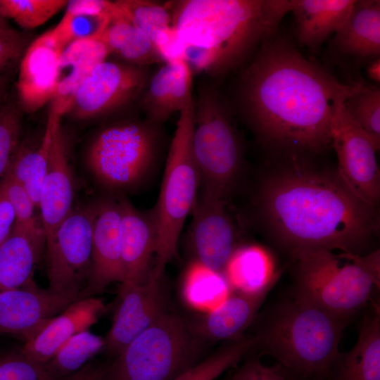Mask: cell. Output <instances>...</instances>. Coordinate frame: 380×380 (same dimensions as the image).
Wrapping results in <instances>:
<instances>
[{
	"label": "cell",
	"mask_w": 380,
	"mask_h": 380,
	"mask_svg": "<svg viewBox=\"0 0 380 380\" xmlns=\"http://www.w3.org/2000/svg\"><path fill=\"white\" fill-rule=\"evenodd\" d=\"M118 198L122 208L123 288L144 283L151 275L157 229L151 210L143 213L122 194Z\"/></svg>",
	"instance_id": "obj_18"
},
{
	"label": "cell",
	"mask_w": 380,
	"mask_h": 380,
	"mask_svg": "<svg viewBox=\"0 0 380 380\" xmlns=\"http://www.w3.org/2000/svg\"><path fill=\"white\" fill-rule=\"evenodd\" d=\"M192 73L183 58L164 62L144 91L142 106L147 120L160 126L194 99Z\"/></svg>",
	"instance_id": "obj_21"
},
{
	"label": "cell",
	"mask_w": 380,
	"mask_h": 380,
	"mask_svg": "<svg viewBox=\"0 0 380 380\" xmlns=\"http://www.w3.org/2000/svg\"><path fill=\"white\" fill-rule=\"evenodd\" d=\"M194 100L179 112L158 198L151 210L157 229L152 274L157 279H162L167 264L177 255L181 232L200 189L191 146Z\"/></svg>",
	"instance_id": "obj_5"
},
{
	"label": "cell",
	"mask_w": 380,
	"mask_h": 380,
	"mask_svg": "<svg viewBox=\"0 0 380 380\" xmlns=\"http://www.w3.org/2000/svg\"><path fill=\"white\" fill-rule=\"evenodd\" d=\"M343 106L350 117L369 137L377 151L380 148V88L357 83L346 97Z\"/></svg>",
	"instance_id": "obj_33"
},
{
	"label": "cell",
	"mask_w": 380,
	"mask_h": 380,
	"mask_svg": "<svg viewBox=\"0 0 380 380\" xmlns=\"http://www.w3.org/2000/svg\"><path fill=\"white\" fill-rule=\"evenodd\" d=\"M15 222L13 210L0 185V246L11 232Z\"/></svg>",
	"instance_id": "obj_43"
},
{
	"label": "cell",
	"mask_w": 380,
	"mask_h": 380,
	"mask_svg": "<svg viewBox=\"0 0 380 380\" xmlns=\"http://www.w3.org/2000/svg\"><path fill=\"white\" fill-rule=\"evenodd\" d=\"M148 81L145 67L105 61L79 85L68 113L80 119L110 113L137 98Z\"/></svg>",
	"instance_id": "obj_13"
},
{
	"label": "cell",
	"mask_w": 380,
	"mask_h": 380,
	"mask_svg": "<svg viewBox=\"0 0 380 380\" xmlns=\"http://www.w3.org/2000/svg\"><path fill=\"white\" fill-rule=\"evenodd\" d=\"M253 324L254 348L302 379L326 380L349 322L291 291L257 315Z\"/></svg>",
	"instance_id": "obj_4"
},
{
	"label": "cell",
	"mask_w": 380,
	"mask_h": 380,
	"mask_svg": "<svg viewBox=\"0 0 380 380\" xmlns=\"http://www.w3.org/2000/svg\"><path fill=\"white\" fill-rule=\"evenodd\" d=\"M94 207L73 208L45 243L49 288L86 298L92 261Z\"/></svg>",
	"instance_id": "obj_10"
},
{
	"label": "cell",
	"mask_w": 380,
	"mask_h": 380,
	"mask_svg": "<svg viewBox=\"0 0 380 380\" xmlns=\"http://www.w3.org/2000/svg\"><path fill=\"white\" fill-rule=\"evenodd\" d=\"M27 39L24 34L11 27L0 33V75L8 70L22 58L27 49Z\"/></svg>",
	"instance_id": "obj_41"
},
{
	"label": "cell",
	"mask_w": 380,
	"mask_h": 380,
	"mask_svg": "<svg viewBox=\"0 0 380 380\" xmlns=\"http://www.w3.org/2000/svg\"><path fill=\"white\" fill-rule=\"evenodd\" d=\"M65 0H0V14L25 29L37 27L65 7Z\"/></svg>",
	"instance_id": "obj_35"
},
{
	"label": "cell",
	"mask_w": 380,
	"mask_h": 380,
	"mask_svg": "<svg viewBox=\"0 0 380 380\" xmlns=\"http://www.w3.org/2000/svg\"><path fill=\"white\" fill-rule=\"evenodd\" d=\"M112 1L103 0L68 1L66 10L51 34L64 49L80 39L100 38L110 17Z\"/></svg>",
	"instance_id": "obj_30"
},
{
	"label": "cell",
	"mask_w": 380,
	"mask_h": 380,
	"mask_svg": "<svg viewBox=\"0 0 380 380\" xmlns=\"http://www.w3.org/2000/svg\"><path fill=\"white\" fill-rule=\"evenodd\" d=\"M45 238L14 225L0 246V291L21 287L33 275Z\"/></svg>",
	"instance_id": "obj_28"
},
{
	"label": "cell",
	"mask_w": 380,
	"mask_h": 380,
	"mask_svg": "<svg viewBox=\"0 0 380 380\" xmlns=\"http://www.w3.org/2000/svg\"><path fill=\"white\" fill-rule=\"evenodd\" d=\"M11 80V70L0 75V105L8 96V91Z\"/></svg>",
	"instance_id": "obj_45"
},
{
	"label": "cell",
	"mask_w": 380,
	"mask_h": 380,
	"mask_svg": "<svg viewBox=\"0 0 380 380\" xmlns=\"http://www.w3.org/2000/svg\"><path fill=\"white\" fill-rule=\"evenodd\" d=\"M197 339L184 320L164 312L104 368L103 380H172L194 365Z\"/></svg>",
	"instance_id": "obj_8"
},
{
	"label": "cell",
	"mask_w": 380,
	"mask_h": 380,
	"mask_svg": "<svg viewBox=\"0 0 380 380\" xmlns=\"http://www.w3.org/2000/svg\"><path fill=\"white\" fill-rule=\"evenodd\" d=\"M237 291L255 292L276 284L278 274L273 271L270 255L258 246L239 248L224 272Z\"/></svg>",
	"instance_id": "obj_31"
},
{
	"label": "cell",
	"mask_w": 380,
	"mask_h": 380,
	"mask_svg": "<svg viewBox=\"0 0 380 380\" xmlns=\"http://www.w3.org/2000/svg\"><path fill=\"white\" fill-rule=\"evenodd\" d=\"M194 107L191 146L200 190L227 198L242 165L239 134L229 109L212 88H200Z\"/></svg>",
	"instance_id": "obj_9"
},
{
	"label": "cell",
	"mask_w": 380,
	"mask_h": 380,
	"mask_svg": "<svg viewBox=\"0 0 380 380\" xmlns=\"http://www.w3.org/2000/svg\"><path fill=\"white\" fill-rule=\"evenodd\" d=\"M279 366L268 367L258 357L247 360L229 380H289Z\"/></svg>",
	"instance_id": "obj_42"
},
{
	"label": "cell",
	"mask_w": 380,
	"mask_h": 380,
	"mask_svg": "<svg viewBox=\"0 0 380 380\" xmlns=\"http://www.w3.org/2000/svg\"><path fill=\"white\" fill-rule=\"evenodd\" d=\"M0 380H63L54 377L45 364L19 353L0 355Z\"/></svg>",
	"instance_id": "obj_40"
},
{
	"label": "cell",
	"mask_w": 380,
	"mask_h": 380,
	"mask_svg": "<svg viewBox=\"0 0 380 380\" xmlns=\"http://www.w3.org/2000/svg\"><path fill=\"white\" fill-rule=\"evenodd\" d=\"M104 367L91 362L63 380H103Z\"/></svg>",
	"instance_id": "obj_44"
},
{
	"label": "cell",
	"mask_w": 380,
	"mask_h": 380,
	"mask_svg": "<svg viewBox=\"0 0 380 380\" xmlns=\"http://www.w3.org/2000/svg\"><path fill=\"white\" fill-rule=\"evenodd\" d=\"M161 280L151 273L144 283L120 287L119 303L105 338L110 355L118 356L165 312Z\"/></svg>",
	"instance_id": "obj_16"
},
{
	"label": "cell",
	"mask_w": 380,
	"mask_h": 380,
	"mask_svg": "<svg viewBox=\"0 0 380 380\" xmlns=\"http://www.w3.org/2000/svg\"><path fill=\"white\" fill-rule=\"evenodd\" d=\"M115 2L154 44L162 33L172 27L171 14L165 4L147 0H118Z\"/></svg>",
	"instance_id": "obj_34"
},
{
	"label": "cell",
	"mask_w": 380,
	"mask_h": 380,
	"mask_svg": "<svg viewBox=\"0 0 380 380\" xmlns=\"http://www.w3.org/2000/svg\"><path fill=\"white\" fill-rule=\"evenodd\" d=\"M92 261L84 291L90 297L114 282L122 283V208L118 196L93 203Z\"/></svg>",
	"instance_id": "obj_15"
},
{
	"label": "cell",
	"mask_w": 380,
	"mask_h": 380,
	"mask_svg": "<svg viewBox=\"0 0 380 380\" xmlns=\"http://www.w3.org/2000/svg\"><path fill=\"white\" fill-rule=\"evenodd\" d=\"M292 292L348 322L379 289L380 278L350 253L340 254L350 262L342 265L339 255L326 249H297Z\"/></svg>",
	"instance_id": "obj_6"
},
{
	"label": "cell",
	"mask_w": 380,
	"mask_h": 380,
	"mask_svg": "<svg viewBox=\"0 0 380 380\" xmlns=\"http://www.w3.org/2000/svg\"><path fill=\"white\" fill-rule=\"evenodd\" d=\"M109 55L100 38L77 40L67 45L59 58L51 108L63 115L68 113L79 85Z\"/></svg>",
	"instance_id": "obj_23"
},
{
	"label": "cell",
	"mask_w": 380,
	"mask_h": 380,
	"mask_svg": "<svg viewBox=\"0 0 380 380\" xmlns=\"http://www.w3.org/2000/svg\"><path fill=\"white\" fill-rule=\"evenodd\" d=\"M327 380H380V311L374 305L361 322L355 344L340 353Z\"/></svg>",
	"instance_id": "obj_24"
},
{
	"label": "cell",
	"mask_w": 380,
	"mask_h": 380,
	"mask_svg": "<svg viewBox=\"0 0 380 380\" xmlns=\"http://www.w3.org/2000/svg\"><path fill=\"white\" fill-rule=\"evenodd\" d=\"M193 269L185 284V297L192 305L206 308L218 305L227 297V284L223 275L198 265Z\"/></svg>",
	"instance_id": "obj_36"
},
{
	"label": "cell",
	"mask_w": 380,
	"mask_h": 380,
	"mask_svg": "<svg viewBox=\"0 0 380 380\" xmlns=\"http://www.w3.org/2000/svg\"><path fill=\"white\" fill-rule=\"evenodd\" d=\"M165 5L192 72L219 77L274 37L293 0H180Z\"/></svg>",
	"instance_id": "obj_3"
},
{
	"label": "cell",
	"mask_w": 380,
	"mask_h": 380,
	"mask_svg": "<svg viewBox=\"0 0 380 380\" xmlns=\"http://www.w3.org/2000/svg\"><path fill=\"white\" fill-rule=\"evenodd\" d=\"M191 213L189 240L197 262L222 275L239 248L240 224L226 198L203 190Z\"/></svg>",
	"instance_id": "obj_12"
},
{
	"label": "cell",
	"mask_w": 380,
	"mask_h": 380,
	"mask_svg": "<svg viewBox=\"0 0 380 380\" xmlns=\"http://www.w3.org/2000/svg\"><path fill=\"white\" fill-rule=\"evenodd\" d=\"M0 185L13 210L15 226L45 238L42 227L34 215L36 206L24 187L8 174L1 179Z\"/></svg>",
	"instance_id": "obj_39"
},
{
	"label": "cell",
	"mask_w": 380,
	"mask_h": 380,
	"mask_svg": "<svg viewBox=\"0 0 380 380\" xmlns=\"http://www.w3.org/2000/svg\"><path fill=\"white\" fill-rule=\"evenodd\" d=\"M21 114L18 101L6 98L0 105V182L20 143Z\"/></svg>",
	"instance_id": "obj_38"
},
{
	"label": "cell",
	"mask_w": 380,
	"mask_h": 380,
	"mask_svg": "<svg viewBox=\"0 0 380 380\" xmlns=\"http://www.w3.org/2000/svg\"><path fill=\"white\" fill-rule=\"evenodd\" d=\"M275 284L255 292L237 291L189 326L198 338L210 341L236 340L251 326Z\"/></svg>",
	"instance_id": "obj_22"
},
{
	"label": "cell",
	"mask_w": 380,
	"mask_h": 380,
	"mask_svg": "<svg viewBox=\"0 0 380 380\" xmlns=\"http://www.w3.org/2000/svg\"><path fill=\"white\" fill-rule=\"evenodd\" d=\"M105 348V338L84 331L67 341L45 365L54 377L63 379L80 370Z\"/></svg>",
	"instance_id": "obj_32"
},
{
	"label": "cell",
	"mask_w": 380,
	"mask_h": 380,
	"mask_svg": "<svg viewBox=\"0 0 380 380\" xmlns=\"http://www.w3.org/2000/svg\"><path fill=\"white\" fill-rule=\"evenodd\" d=\"M343 53L360 58H379L380 1L355 0L346 21L334 34Z\"/></svg>",
	"instance_id": "obj_26"
},
{
	"label": "cell",
	"mask_w": 380,
	"mask_h": 380,
	"mask_svg": "<svg viewBox=\"0 0 380 380\" xmlns=\"http://www.w3.org/2000/svg\"><path fill=\"white\" fill-rule=\"evenodd\" d=\"M106 309L100 298L90 296L79 299L51 319L33 338L25 342L20 350L30 359L46 364L70 338L89 330Z\"/></svg>",
	"instance_id": "obj_20"
},
{
	"label": "cell",
	"mask_w": 380,
	"mask_h": 380,
	"mask_svg": "<svg viewBox=\"0 0 380 380\" xmlns=\"http://www.w3.org/2000/svg\"><path fill=\"white\" fill-rule=\"evenodd\" d=\"M62 116L63 114L51 108L41 139L31 146L20 142L6 172L24 187L37 208L48 167L55 125Z\"/></svg>",
	"instance_id": "obj_29"
},
{
	"label": "cell",
	"mask_w": 380,
	"mask_h": 380,
	"mask_svg": "<svg viewBox=\"0 0 380 380\" xmlns=\"http://www.w3.org/2000/svg\"><path fill=\"white\" fill-rule=\"evenodd\" d=\"M100 39L110 54L116 55L127 63L145 67L165 62L153 42L115 1L111 3L109 21Z\"/></svg>",
	"instance_id": "obj_27"
},
{
	"label": "cell",
	"mask_w": 380,
	"mask_h": 380,
	"mask_svg": "<svg viewBox=\"0 0 380 380\" xmlns=\"http://www.w3.org/2000/svg\"><path fill=\"white\" fill-rule=\"evenodd\" d=\"M63 50L50 30L27 47L16 82L18 103L26 111L35 112L52 100Z\"/></svg>",
	"instance_id": "obj_17"
},
{
	"label": "cell",
	"mask_w": 380,
	"mask_h": 380,
	"mask_svg": "<svg viewBox=\"0 0 380 380\" xmlns=\"http://www.w3.org/2000/svg\"><path fill=\"white\" fill-rule=\"evenodd\" d=\"M79 299L44 289L32 277L20 288L0 291V334L18 336L27 342Z\"/></svg>",
	"instance_id": "obj_14"
},
{
	"label": "cell",
	"mask_w": 380,
	"mask_h": 380,
	"mask_svg": "<svg viewBox=\"0 0 380 380\" xmlns=\"http://www.w3.org/2000/svg\"><path fill=\"white\" fill-rule=\"evenodd\" d=\"M258 201L267 226L290 253L310 248L361 255L379 225L376 208L337 172L283 170L264 182Z\"/></svg>",
	"instance_id": "obj_2"
},
{
	"label": "cell",
	"mask_w": 380,
	"mask_h": 380,
	"mask_svg": "<svg viewBox=\"0 0 380 380\" xmlns=\"http://www.w3.org/2000/svg\"><path fill=\"white\" fill-rule=\"evenodd\" d=\"M248 349L245 341H233L172 380H215L236 365L248 353Z\"/></svg>",
	"instance_id": "obj_37"
},
{
	"label": "cell",
	"mask_w": 380,
	"mask_h": 380,
	"mask_svg": "<svg viewBox=\"0 0 380 380\" xmlns=\"http://www.w3.org/2000/svg\"><path fill=\"white\" fill-rule=\"evenodd\" d=\"M355 0H293L299 42L314 51L343 25Z\"/></svg>",
	"instance_id": "obj_25"
},
{
	"label": "cell",
	"mask_w": 380,
	"mask_h": 380,
	"mask_svg": "<svg viewBox=\"0 0 380 380\" xmlns=\"http://www.w3.org/2000/svg\"><path fill=\"white\" fill-rule=\"evenodd\" d=\"M356 84L340 82L291 43L272 37L243 72L238 98L246 121L262 141L317 153L331 145L336 102Z\"/></svg>",
	"instance_id": "obj_1"
},
{
	"label": "cell",
	"mask_w": 380,
	"mask_h": 380,
	"mask_svg": "<svg viewBox=\"0 0 380 380\" xmlns=\"http://www.w3.org/2000/svg\"><path fill=\"white\" fill-rule=\"evenodd\" d=\"M336 102L331 123V146L337 159V173L349 189L368 205L376 208L380 200V171L373 142Z\"/></svg>",
	"instance_id": "obj_11"
},
{
	"label": "cell",
	"mask_w": 380,
	"mask_h": 380,
	"mask_svg": "<svg viewBox=\"0 0 380 380\" xmlns=\"http://www.w3.org/2000/svg\"><path fill=\"white\" fill-rule=\"evenodd\" d=\"M59 118L55 125L47 170L42 185L39 208L41 224L49 241L70 213L73 177Z\"/></svg>",
	"instance_id": "obj_19"
},
{
	"label": "cell",
	"mask_w": 380,
	"mask_h": 380,
	"mask_svg": "<svg viewBox=\"0 0 380 380\" xmlns=\"http://www.w3.org/2000/svg\"><path fill=\"white\" fill-rule=\"evenodd\" d=\"M9 27L7 25L5 18L0 14V33Z\"/></svg>",
	"instance_id": "obj_47"
},
{
	"label": "cell",
	"mask_w": 380,
	"mask_h": 380,
	"mask_svg": "<svg viewBox=\"0 0 380 380\" xmlns=\"http://www.w3.org/2000/svg\"><path fill=\"white\" fill-rule=\"evenodd\" d=\"M367 76L376 83L380 82V59L375 58L367 68Z\"/></svg>",
	"instance_id": "obj_46"
},
{
	"label": "cell",
	"mask_w": 380,
	"mask_h": 380,
	"mask_svg": "<svg viewBox=\"0 0 380 380\" xmlns=\"http://www.w3.org/2000/svg\"><path fill=\"white\" fill-rule=\"evenodd\" d=\"M228 380H229V379H228Z\"/></svg>",
	"instance_id": "obj_48"
},
{
	"label": "cell",
	"mask_w": 380,
	"mask_h": 380,
	"mask_svg": "<svg viewBox=\"0 0 380 380\" xmlns=\"http://www.w3.org/2000/svg\"><path fill=\"white\" fill-rule=\"evenodd\" d=\"M158 127L146 120L122 121L102 129L92 140L86 158L96 180L120 194L145 182L157 159Z\"/></svg>",
	"instance_id": "obj_7"
}]
</instances>
